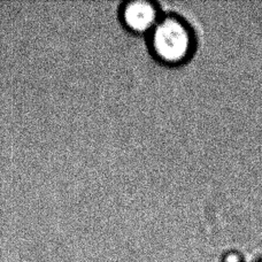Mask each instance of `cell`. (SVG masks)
I'll return each instance as SVG.
<instances>
[{
    "label": "cell",
    "mask_w": 262,
    "mask_h": 262,
    "mask_svg": "<svg viewBox=\"0 0 262 262\" xmlns=\"http://www.w3.org/2000/svg\"><path fill=\"white\" fill-rule=\"evenodd\" d=\"M223 262H243V258L237 252H230L224 256Z\"/></svg>",
    "instance_id": "obj_3"
},
{
    "label": "cell",
    "mask_w": 262,
    "mask_h": 262,
    "mask_svg": "<svg viewBox=\"0 0 262 262\" xmlns=\"http://www.w3.org/2000/svg\"><path fill=\"white\" fill-rule=\"evenodd\" d=\"M125 22L135 30L143 31L151 27L156 20V9L151 4L135 2L129 4L124 11Z\"/></svg>",
    "instance_id": "obj_2"
},
{
    "label": "cell",
    "mask_w": 262,
    "mask_h": 262,
    "mask_svg": "<svg viewBox=\"0 0 262 262\" xmlns=\"http://www.w3.org/2000/svg\"><path fill=\"white\" fill-rule=\"evenodd\" d=\"M260 262H262V261H260Z\"/></svg>",
    "instance_id": "obj_4"
},
{
    "label": "cell",
    "mask_w": 262,
    "mask_h": 262,
    "mask_svg": "<svg viewBox=\"0 0 262 262\" xmlns=\"http://www.w3.org/2000/svg\"><path fill=\"white\" fill-rule=\"evenodd\" d=\"M153 46L165 61L179 62L189 53L190 35L181 22L167 18L154 30Z\"/></svg>",
    "instance_id": "obj_1"
}]
</instances>
